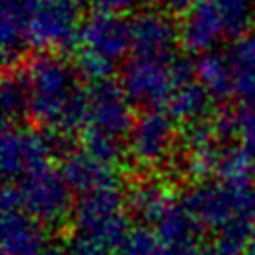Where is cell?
<instances>
[{"label":"cell","mask_w":255,"mask_h":255,"mask_svg":"<svg viewBox=\"0 0 255 255\" xmlns=\"http://www.w3.org/2000/svg\"><path fill=\"white\" fill-rule=\"evenodd\" d=\"M129 205L128 195L120 185L100 187L76 201L72 211V223L78 239L90 241L104 249H118L129 235Z\"/></svg>","instance_id":"5"},{"label":"cell","mask_w":255,"mask_h":255,"mask_svg":"<svg viewBox=\"0 0 255 255\" xmlns=\"http://www.w3.org/2000/svg\"><path fill=\"white\" fill-rule=\"evenodd\" d=\"M80 8L58 0H36L28 20V46L64 50L80 40Z\"/></svg>","instance_id":"11"},{"label":"cell","mask_w":255,"mask_h":255,"mask_svg":"<svg viewBox=\"0 0 255 255\" xmlns=\"http://www.w3.org/2000/svg\"><path fill=\"white\" fill-rule=\"evenodd\" d=\"M16 203L36 221L48 227H58L72 217V187L66 175L50 163L20 177L16 185H8Z\"/></svg>","instance_id":"8"},{"label":"cell","mask_w":255,"mask_h":255,"mask_svg":"<svg viewBox=\"0 0 255 255\" xmlns=\"http://www.w3.org/2000/svg\"><path fill=\"white\" fill-rule=\"evenodd\" d=\"M78 68L64 56H34L24 72L30 114L58 133L82 131L86 120V90L78 84Z\"/></svg>","instance_id":"1"},{"label":"cell","mask_w":255,"mask_h":255,"mask_svg":"<svg viewBox=\"0 0 255 255\" xmlns=\"http://www.w3.org/2000/svg\"><path fill=\"white\" fill-rule=\"evenodd\" d=\"M231 112L235 139L255 159V98L239 100V106Z\"/></svg>","instance_id":"22"},{"label":"cell","mask_w":255,"mask_h":255,"mask_svg":"<svg viewBox=\"0 0 255 255\" xmlns=\"http://www.w3.org/2000/svg\"><path fill=\"white\" fill-rule=\"evenodd\" d=\"M48 249L44 225L28 215L14 199L6 185L2 195L0 219V253L2 255H42Z\"/></svg>","instance_id":"12"},{"label":"cell","mask_w":255,"mask_h":255,"mask_svg":"<svg viewBox=\"0 0 255 255\" xmlns=\"http://www.w3.org/2000/svg\"><path fill=\"white\" fill-rule=\"evenodd\" d=\"M255 24V0H195L179 26L183 46L193 54L213 52L221 40L239 38Z\"/></svg>","instance_id":"3"},{"label":"cell","mask_w":255,"mask_h":255,"mask_svg":"<svg viewBox=\"0 0 255 255\" xmlns=\"http://www.w3.org/2000/svg\"><path fill=\"white\" fill-rule=\"evenodd\" d=\"M118 171L120 167L116 161L104 159L88 147L68 151L62 167V173L66 175L70 187L80 193L118 185Z\"/></svg>","instance_id":"14"},{"label":"cell","mask_w":255,"mask_h":255,"mask_svg":"<svg viewBox=\"0 0 255 255\" xmlns=\"http://www.w3.org/2000/svg\"><path fill=\"white\" fill-rule=\"evenodd\" d=\"M253 175H255V167H253Z\"/></svg>","instance_id":"29"},{"label":"cell","mask_w":255,"mask_h":255,"mask_svg":"<svg viewBox=\"0 0 255 255\" xmlns=\"http://www.w3.org/2000/svg\"><path fill=\"white\" fill-rule=\"evenodd\" d=\"M58 2H66V4H70V6L82 8V4H84V2H88V0H58Z\"/></svg>","instance_id":"28"},{"label":"cell","mask_w":255,"mask_h":255,"mask_svg":"<svg viewBox=\"0 0 255 255\" xmlns=\"http://www.w3.org/2000/svg\"><path fill=\"white\" fill-rule=\"evenodd\" d=\"M131 52L135 56H157L169 58L175 56L177 42L181 40L179 28L171 16L157 8L139 10L131 22Z\"/></svg>","instance_id":"13"},{"label":"cell","mask_w":255,"mask_h":255,"mask_svg":"<svg viewBox=\"0 0 255 255\" xmlns=\"http://www.w3.org/2000/svg\"><path fill=\"white\" fill-rule=\"evenodd\" d=\"M177 201L173 189L159 179H139L128 191L131 215L149 225H155Z\"/></svg>","instance_id":"15"},{"label":"cell","mask_w":255,"mask_h":255,"mask_svg":"<svg viewBox=\"0 0 255 255\" xmlns=\"http://www.w3.org/2000/svg\"><path fill=\"white\" fill-rule=\"evenodd\" d=\"M78 46V72L92 82L110 80L131 50L129 22L116 14L96 12L82 24Z\"/></svg>","instance_id":"6"},{"label":"cell","mask_w":255,"mask_h":255,"mask_svg":"<svg viewBox=\"0 0 255 255\" xmlns=\"http://www.w3.org/2000/svg\"><path fill=\"white\" fill-rule=\"evenodd\" d=\"M92 4V8L96 12L102 14H116V16H124L126 12L133 10L137 0H88Z\"/></svg>","instance_id":"24"},{"label":"cell","mask_w":255,"mask_h":255,"mask_svg":"<svg viewBox=\"0 0 255 255\" xmlns=\"http://www.w3.org/2000/svg\"><path fill=\"white\" fill-rule=\"evenodd\" d=\"M36 0H2L0 42L6 62L14 60L28 46V20Z\"/></svg>","instance_id":"16"},{"label":"cell","mask_w":255,"mask_h":255,"mask_svg":"<svg viewBox=\"0 0 255 255\" xmlns=\"http://www.w3.org/2000/svg\"><path fill=\"white\" fill-rule=\"evenodd\" d=\"M68 255H108V249L84 239H76L72 247H68Z\"/></svg>","instance_id":"25"},{"label":"cell","mask_w":255,"mask_h":255,"mask_svg":"<svg viewBox=\"0 0 255 255\" xmlns=\"http://www.w3.org/2000/svg\"><path fill=\"white\" fill-rule=\"evenodd\" d=\"M42 255H68V249H60V247H48Z\"/></svg>","instance_id":"27"},{"label":"cell","mask_w":255,"mask_h":255,"mask_svg":"<svg viewBox=\"0 0 255 255\" xmlns=\"http://www.w3.org/2000/svg\"><path fill=\"white\" fill-rule=\"evenodd\" d=\"M195 68L185 60L169 56H135L124 66L122 88L131 102L143 106H165L179 84L193 78Z\"/></svg>","instance_id":"7"},{"label":"cell","mask_w":255,"mask_h":255,"mask_svg":"<svg viewBox=\"0 0 255 255\" xmlns=\"http://www.w3.org/2000/svg\"><path fill=\"white\" fill-rule=\"evenodd\" d=\"M133 126L131 100L122 88L110 80L92 82L86 90L84 147L104 159L120 163L122 139Z\"/></svg>","instance_id":"2"},{"label":"cell","mask_w":255,"mask_h":255,"mask_svg":"<svg viewBox=\"0 0 255 255\" xmlns=\"http://www.w3.org/2000/svg\"><path fill=\"white\" fill-rule=\"evenodd\" d=\"M195 78L205 88V92L213 100H229L235 98L233 92V76L227 62L225 52L213 50L207 54H201L197 66H195Z\"/></svg>","instance_id":"20"},{"label":"cell","mask_w":255,"mask_h":255,"mask_svg":"<svg viewBox=\"0 0 255 255\" xmlns=\"http://www.w3.org/2000/svg\"><path fill=\"white\" fill-rule=\"evenodd\" d=\"M183 203L213 233L231 225H255V185L249 179H201L185 193Z\"/></svg>","instance_id":"4"},{"label":"cell","mask_w":255,"mask_h":255,"mask_svg":"<svg viewBox=\"0 0 255 255\" xmlns=\"http://www.w3.org/2000/svg\"><path fill=\"white\" fill-rule=\"evenodd\" d=\"M209 100H213V98L205 92V88L199 84V80L189 78L175 88V92L171 94V98L167 100V104L163 108L177 122H183L189 126V124L205 120L207 110H209Z\"/></svg>","instance_id":"18"},{"label":"cell","mask_w":255,"mask_h":255,"mask_svg":"<svg viewBox=\"0 0 255 255\" xmlns=\"http://www.w3.org/2000/svg\"><path fill=\"white\" fill-rule=\"evenodd\" d=\"M175 118L167 110L149 108L133 120L128 133V153L139 167L153 169L165 165L177 145Z\"/></svg>","instance_id":"9"},{"label":"cell","mask_w":255,"mask_h":255,"mask_svg":"<svg viewBox=\"0 0 255 255\" xmlns=\"http://www.w3.org/2000/svg\"><path fill=\"white\" fill-rule=\"evenodd\" d=\"M0 102H2V116L6 124H16L24 114H30L28 104V90L22 76L6 74L2 80L0 90Z\"/></svg>","instance_id":"21"},{"label":"cell","mask_w":255,"mask_h":255,"mask_svg":"<svg viewBox=\"0 0 255 255\" xmlns=\"http://www.w3.org/2000/svg\"><path fill=\"white\" fill-rule=\"evenodd\" d=\"M225 56L233 76L235 98H255V30L239 36L225 50Z\"/></svg>","instance_id":"17"},{"label":"cell","mask_w":255,"mask_h":255,"mask_svg":"<svg viewBox=\"0 0 255 255\" xmlns=\"http://www.w3.org/2000/svg\"><path fill=\"white\" fill-rule=\"evenodd\" d=\"M58 147L60 141L56 135L16 124L6 128L0 139V163L6 181H18L34 169L48 165Z\"/></svg>","instance_id":"10"},{"label":"cell","mask_w":255,"mask_h":255,"mask_svg":"<svg viewBox=\"0 0 255 255\" xmlns=\"http://www.w3.org/2000/svg\"><path fill=\"white\" fill-rule=\"evenodd\" d=\"M155 233L167 247H189L199 245V223L179 199L155 225Z\"/></svg>","instance_id":"19"},{"label":"cell","mask_w":255,"mask_h":255,"mask_svg":"<svg viewBox=\"0 0 255 255\" xmlns=\"http://www.w3.org/2000/svg\"><path fill=\"white\" fill-rule=\"evenodd\" d=\"M118 255H169V251L155 231L135 229L118 247Z\"/></svg>","instance_id":"23"},{"label":"cell","mask_w":255,"mask_h":255,"mask_svg":"<svg viewBox=\"0 0 255 255\" xmlns=\"http://www.w3.org/2000/svg\"><path fill=\"white\" fill-rule=\"evenodd\" d=\"M243 255H255V227H253V233H251V237H249V243H247Z\"/></svg>","instance_id":"26"}]
</instances>
